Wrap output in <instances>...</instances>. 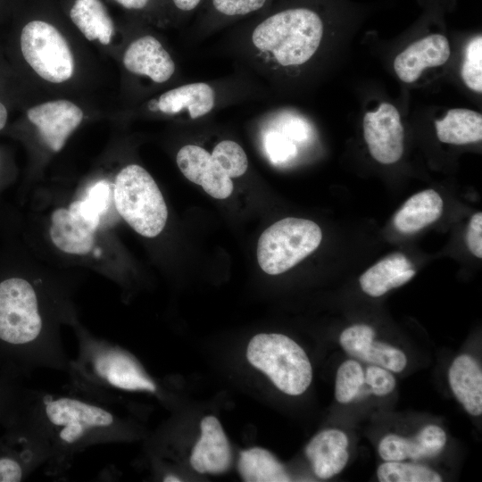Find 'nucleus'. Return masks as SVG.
Here are the masks:
<instances>
[{"mask_svg": "<svg viewBox=\"0 0 482 482\" xmlns=\"http://www.w3.org/2000/svg\"><path fill=\"white\" fill-rule=\"evenodd\" d=\"M1 424L22 430L40 443L47 454L45 473L59 479L67 478L75 457L87 448L126 442L135 434L113 408L69 393L23 386Z\"/></svg>", "mask_w": 482, "mask_h": 482, "instance_id": "1", "label": "nucleus"}, {"mask_svg": "<svg viewBox=\"0 0 482 482\" xmlns=\"http://www.w3.org/2000/svg\"><path fill=\"white\" fill-rule=\"evenodd\" d=\"M78 353L65 370L66 393L113 408L129 394L161 395L158 382L129 350L75 326Z\"/></svg>", "mask_w": 482, "mask_h": 482, "instance_id": "2", "label": "nucleus"}, {"mask_svg": "<svg viewBox=\"0 0 482 482\" xmlns=\"http://www.w3.org/2000/svg\"><path fill=\"white\" fill-rule=\"evenodd\" d=\"M323 36L324 24L318 12L292 7L258 19L245 35L243 46L259 71L277 72L308 63L320 49Z\"/></svg>", "mask_w": 482, "mask_h": 482, "instance_id": "3", "label": "nucleus"}, {"mask_svg": "<svg viewBox=\"0 0 482 482\" xmlns=\"http://www.w3.org/2000/svg\"><path fill=\"white\" fill-rule=\"evenodd\" d=\"M113 200L118 213L137 233L154 237L163 230L167 205L156 182L140 165L129 164L118 173Z\"/></svg>", "mask_w": 482, "mask_h": 482, "instance_id": "4", "label": "nucleus"}, {"mask_svg": "<svg viewBox=\"0 0 482 482\" xmlns=\"http://www.w3.org/2000/svg\"><path fill=\"white\" fill-rule=\"evenodd\" d=\"M246 357L287 395H299L312 382V369L307 354L285 335H255L248 344Z\"/></svg>", "mask_w": 482, "mask_h": 482, "instance_id": "5", "label": "nucleus"}, {"mask_svg": "<svg viewBox=\"0 0 482 482\" xmlns=\"http://www.w3.org/2000/svg\"><path fill=\"white\" fill-rule=\"evenodd\" d=\"M322 239L320 228L306 219L285 218L261 235L257 260L270 275L283 273L315 251Z\"/></svg>", "mask_w": 482, "mask_h": 482, "instance_id": "6", "label": "nucleus"}, {"mask_svg": "<svg viewBox=\"0 0 482 482\" xmlns=\"http://www.w3.org/2000/svg\"><path fill=\"white\" fill-rule=\"evenodd\" d=\"M22 55L42 79L54 83L70 79L74 60L70 46L53 25L43 21L27 23L21 34Z\"/></svg>", "mask_w": 482, "mask_h": 482, "instance_id": "7", "label": "nucleus"}, {"mask_svg": "<svg viewBox=\"0 0 482 482\" xmlns=\"http://www.w3.org/2000/svg\"><path fill=\"white\" fill-rule=\"evenodd\" d=\"M223 103L220 87L206 81H195L169 89L147 102V109L167 116L189 120L205 117Z\"/></svg>", "mask_w": 482, "mask_h": 482, "instance_id": "8", "label": "nucleus"}, {"mask_svg": "<svg viewBox=\"0 0 482 482\" xmlns=\"http://www.w3.org/2000/svg\"><path fill=\"white\" fill-rule=\"evenodd\" d=\"M363 136L371 156L378 162L391 164L402 157L404 130L393 104L382 103L375 112L364 115Z\"/></svg>", "mask_w": 482, "mask_h": 482, "instance_id": "9", "label": "nucleus"}, {"mask_svg": "<svg viewBox=\"0 0 482 482\" xmlns=\"http://www.w3.org/2000/svg\"><path fill=\"white\" fill-rule=\"evenodd\" d=\"M0 436V482L25 480L47 461L45 448L26 432L4 428Z\"/></svg>", "mask_w": 482, "mask_h": 482, "instance_id": "10", "label": "nucleus"}, {"mask_svg": "<svg viewBox=\"0 0 482 482\" xmlns=\"http://www.w3.org/2000/svg\"><path fill=\"white\" fill-rule=\"evenodd\" d=\"M176 162L182 174L211 196L228 198L234 188L231 178L205 148L186 145L177 153Z\"/></svg>", "mask_w": 482, "mask_h": 482, "instance_id": "11", "label": "nucleus"}, {"mask_svg": "<svg viewBox=\"0 0 482 482\" xmlns=\"http://www.w3.org/2000/svg\"><path fill=\"white\" fill-rule=\"evenodd\" d=\"M28 118L54 152L60 151L83 120L82 110L68 100H54L29 109Z\"/></svg>", "mask_w": 482, "mask_h": 482, "instance_id": "12", "label": "nucleus"}, {"mask_svg": "<svg viewBox=\"0 0 482 482\" xmlns=\"http://www.w3.org/2000/svg\"><path fill=\"white\" fill-rule=\"evenodd\" d=\"M262 144L271 162L282 163L297 154L294 141H304L309 134L307 124L299 117L270 113L262 120Z\"/></svg>", "mask_w": 482, "mask_h": 482, "instance_id": "13", "label": "nucleus"}, {"mask_svg": "<svg viewBox=\"0 0 482 482\" xmlns=\"http://www.w3.org/2000/svg\"><path fill=\"white\" fill-rule=\"evenodd\" d=\"M123 64L129 72L146 77L157 84L169 81L176 71L170 54L150 35L135 39L128 46L123 54Z\"/></svg>", "mask_w": 482, "mask_h": 482, "instance_id": "14", "label": "nucleus"}, {"mask_svg": "<svg viewBox=\"0 0 482 482\" xmlns=\"http://www.w3.org/2000/svg\"><path fill=\"white\" fill-rule=\"evenodd\" d=\"M96 226L79 212L75 202L69 208H58L51 215L50 237L54 245L70 254H87L95 244Z\"/></svg>", "mask_w": 482, "mask_h": 482, "instance_id": "15", "label": "nucleus"}, {"mask_svg": "<svg viewBox=\"0 0 482 482\" xmlns=\"http://www.w3.org/2000/svg\"><path fill=\"white\" fill-rule=\"evenodd\" d=\"M201 436L195 445L190 464L199 473L219 474L231 465L232 453L227 436L214 416L201 421Z\"/></svg>", "mask_w": 482, "mask_h": 482, "instance_id": "16", "label": "nucleus"}, {"mask_svg": "<svg viewBox=\"0 0 482 482\" xmlns=\"http://www.w3.org/2000/svg\"><path fill=\"white\" fill-rule=\"evenodd\" d=\"M448 39L440 34H432L415 41L394 61L398 78L405 83L416 81L427 68L445 63L450 57Z\"/></svg>", "mask_w": 482, "mask_h": 482, "instance_id": "17", "label": "nucleus"}, {"mask_svg": "<svg viewBox=\"0 0 482 482\" xmlns=\"http://www.w3.org/2000/svg\"><path fill=\"white\" fill-rule=\"evenodd\" d=\"M446 443V435L436 425H428L410 438L395 434L385 436L378 445V453L386 461L420 460L438 454Z\"/></svg>", "mask_w": 482, "mask_h": 482, "instance_id": "18", "label": "nucleus"}, {"mask_svg": "<svg viewBox=\"0 0 482 482\" xmlns=\"http://www.w3.org/2000/svg\"><path fill=\"white\" fill-rule=\"evenodd\" d=\"M348 438L338 429H326L317 434L307 445L305 454L320 478H329L345 467L349 453Z\"/></svg>", "mask_w": 482, "mask_h": 482, "instance_id": "19", "label": "nucleus"}, {"mask_svg": "<svg viewBox=\"0 0 482 482\" xmlns=\"http://www.w3.org/2000/svg\"><path fill=\"white\" fill-rule=\"evenodd\" d=\"M448 380L456 399L471 415L482 413V371L470 355L461 354L452 362Z\"/></svg>", "mask_w": 482, "mask_h": 482, "instance_id": "20", "label": "nucleus"}, {"mask_svg": "<svg viewBox=\"0 0 482 482\" xmlns=\"http://www.w3.org/2000/svg\"><path fill=\"white\" fill-rule=\"evenodd\" d=\"M414 275L415 270L408 258L401 253H394L367 270L359 281L367 295L378 297L403 286Z\"/></svg>", "mask_w": 482, "mask_h": 482, "instance_id": "21", "label": "nucleus"}, {"mask_svg": "<svg viewBox=\"0 0 482 482\" xmlns=\"http://www.w3.org/2000/svg\"><path fill=\"white\" fill-rule=\"evenodd\" d=\"M443 200L433 189L411 196L397 211L393 222L402 233H413L437 220L443 212Z\"/></svg>", "mask_w": 482, "mask_h": 482, "instance_id": "22", "label": "nucleus"}, {"mask_svg": "<svg viewBox=\"0 0 482 482\" xmlns=\"http://www.w3.org/2000/svg\"><path fill=\"white\" fill-rule=\"evenodd\" d=\"M435 124L436 136L443 143L466 145L482 139V115L473 110L451 109Z\"/></svg>", "mask_w": 482, "mask_h": 482, "instance_id": "23", "label": "nucleus"}, {"mask_svg": "<svg viewBox=\"0 0 482 482\" xmlns=\"http://www.w3.org/2000/svg\"><path fill=\"white\" fill-rule=\"evenodd\" d=\"M70 17L85 37L108 45L114 34L113 22L101 0H75Z\"/></svg>", "mask_w": 482, "mask_h": 482, "instance_id": "24", "label": "nucleus"}, {"mask_svg": "<svg viewBox=\"0 0 482 482\" xmlns=\"http://www.w3.org/2000/svg\"><path fill=\"white\" fill-rule=\"evenodd\" d=\"M237 467L246 482L290 481L284 466L264 448L253 447L240 452Z\"/></svg>", "mask_w": 482, "mask_h": 482, "instance_id": "25", "label": "nucleus"}, {"mask_svg": "<svg viewBox=\"0 0 482 482\" xmlns=\"http://www.w3.org/2000/svg\"><path fill=\"white\" fill-rule=\"evenodd\" d=\"M381 482H440L442 478L433 470L411 463L386 461L377 471Z\"/></svg>", "mask_w": 482, "mask_h": 482, "instance_id": "26", "label": "nucleus"}, {"mask_svg": "<svg viewBox=\"0 0 482 482\" xmlns=\"http://www.w3.org/2000/svg\"><path fill=\"white\" fill-rule=\"evenodd\" d=\"M364 384V371L353 360L344 362L338 368L335 383V397L340 403H348L360 393Z\"/></svg>", "mask_w": 482, "mask_h": 482, "instance_id": "27", "label": "nucleus"}, {"mask_svg": "<svg viewBox=\"0 0 482 482\" xmlns=\"http://www.w3.org/2000/svg\"><path fill=\"white\" fill-rule=\"evenodd\" d=\"M211 154L230 178H238L248 169V159L243 147L234 140L224 139L215 145Z\"/></svg>", "mask_w": 482, "mask_h": 482, "instance_id": "28", "label": "nucleus"}, {"mask_svg": "<svg viewBox=\"0 0 482 482\" xmlns=\"http://www.w3.org/2000/svg\"><path fill=\"white\" fill-rule=\"evenodd\" d=\"M110 189V184L101 180L89 187L84 199L74 201L80 213L96 227L109 206Z\"/></svg>", "mask_w": 482, "mask_h": 482, "instance_id": "29", "label": "nucleus"}, {"mask_svg": "<svg viewBox=\"0 0 482 482\" xmlns=\"http://www.w3.org/2000/svg\"><path fill=\"white\" fill-rule=\"evenodd\" d=\"M461 77L471 90L482 92V37L477 36L468 44L461 67Z\"/></svg>", "mask_w": 482, "mask_h": 482, "instance_id": "30", "label": "nucleus"}, {"mask_svg": "<svg viewBox=\"0 0 482 482\" xmlns=\"http://www.w3.org/2000/svg\"><path fill=\"white\" fill-rule=\"evenodd\" d=\"M375 337L374 329L365 324L345 328L339 338L343 349L351 356L364 362Z\"/></svg>", "mask_w": 482, "mask_h": 482, "instance_id": "31", "label": "nucleus"}, {"mask_svg": "<svg viewBox=\"0 0 482 482\" xmlns=\"http://www.w3.org/2000/svg\"><path fill=\"white\" fill-rule=\"evenodd\" d=\"M364 362L393 372L402 371L407 364L406 356L401 350L387 344L375 341L372 342Z\"/></svg>", "mask_w": 482, "mask_h": 482, "instance_id": "32", "label": "nucleus"}, {"mask_svg": "<svg viewBox=\"0 0 482 482\" xmlns=\"http://www.w3.org/2000/svg\"><path fill=\"white\" fill-rule=\"evenodd\" d=\"M270 0H210L212 11L221 18H241L255 13Z\"/></svg>", "mask_w": 482, "mask_h": 482, "instance_id": "33", "label": "nucleus"}, {"mask_svg": "<svg viewBox=\"0 0 482 482\" xmlns=\"http://www.w3.org/2000/svg\"><path fill=\"white\" fill-rule=\"evenodd\" d=\"M364 383L378 396L388 395L395 386V379L392 373L378 365H370L366 369Z\"/></svg>", "mask_w": 482, "mask_h": 482, "instance_id": "34", "label": "nucleus"}, {"mask_svg": "<svg viewBox=\"0 0 482 482\" xmlns=\"http://www.w3.org/2000/svg\"><path fill=\"white\" fill-rule=\"evenodd\" d=\"M21 379V378L13 373L0 370V424L22 386Z\"/></svg>", "mask_w": 482, "mask_h": 482, "instance_id": "35", "label": "nucleus"}, {"mask_svg": "<svg viewBox=\"0 0 482 482\" xmlns=\"http://www.w3.org/2000/svg\"><path fill=\"white\" fill-rule=\"evenodd\" d=\"M466 244L469 250L478 258L482 257V213H475L470 220Z\"/></svg>", "mask_w": 482, "mask_h": 482, "instance_id": "36", "label": "nucleus"}, {"mask_svg": "<svg viewBox=\"0 0 482 482\" xmlns=\"http://www.w3.org/2000/svg\"><path fill=\"white\" fill-rule=\"evenodd\" d=\"M176 9L182 12H192L196 10L204 0H170Z\"/></svg>", "mask_w": 482, "mask_h": 482, "instance_id": "37", "label": "nucleus"}, {"mask_svg": "<svg viewBox=\"0 0 482 482\" xmlns=\"http://www.w3.org/2000/svg\"><path fill=\"white\" fill-rule=\"evenodd\" d=\"M119 4L129 10L144 9L150 0H114Z\"/></svg>", "mask_w": 482, "mask_h": 482, "instance_id": "38", "label": "nucleus"}, {"mask_svg": "<svg viewBox=\"0 0 482 482\" xmlns=\"http://www.w3.org/2000/svg\"><path fill=\"white\" fill-rule=\"evenodd\" d=\"M7 120V110L5 106L0 103V130L4 129Z\"/></svg>", "mask_w": 482, "mask_h": 482, "instance_id": "39", "label": "nucleus"}, {"mask_svg": "<svg viewBox=\"0 0 482 482\" xmlns=\"http://www.w3.org/2000/svg\"><path fill=\"white\" fill-rule=\"evenodd\" d=\"M162 481H164V482H179L181 480L176 475H168L165 478H163Z\"/></svg>", "mask_w": 482, "mask_h": 482, "instance_id": "40", "label": "nucleus"}]
</instances>
